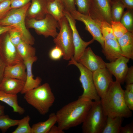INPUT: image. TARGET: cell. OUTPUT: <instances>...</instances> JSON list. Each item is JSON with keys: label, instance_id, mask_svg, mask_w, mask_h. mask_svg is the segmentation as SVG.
Listing matches in <instances>:
<instances>
[{"label": "cell", "instance_id": "obj_1", "mask_svg": "<svg viewBox=\"0 0 133 133\" xmlns=\"http://www.w3.org/2000/svg\"><path fill=\"white\" fill-rule=\"evenodd\" d=\"M94 102L80 96L66 105L55 114L57 126L64 131L82 123Z\"/></svg>", "mask_w": 133, "mask_h": 133}, {"label": "cell", "instance_id": "obj_2", "mask_svg": "<svg viewBox=\"0 0 133 133\" xmlns=\"http://www.w3.org/2000/svg\"><path fill=\"white\" fill-rule=\"evenodd\" d=\"M120 84L116 80L113 81L107 91L100 98L103 109L107 116L128 118L132 116V111L125 103L124 90Z\"/></svg>", "mask_w": 133, "mask_h": 133}, {"label": "cell", "instance_id": "obj_3", "mask_svg": "<svg viewBox=\"0 0 133 133\" xmlns=\"http://www.w3.org/2000/svg\"><path fill=\"white\" fill-rule=\"evenodd\" d=\"M27 102L42 115L47 114L53 105L55 97L49 84L45 83L24 94Z\"/></svg>", "mask_w": 133, "mask_h": 133}, {"label": "cell", "instance_id": "obj_4", "mask_svg": "<svg viewBox=\"0 0 133 133\" xmlns=\"http://www.w3.org/2000/svg\"><path fill=\"white\" fill-rule=\"evenodd\" d=\"M31 3L20 8L12 9L3 18L0 20V26H11L20 33L22 40L32 45L34 39L27 29L26 24V14Z\"/></svg>", "mask_w": 133, "mask_h": 133}, {"label": "cell", "instance_id": "obj_5", "mask_svg": "<svg viewBox=\"0 0 133 133\" xmlns=\"http://www.w3.org/2000/svg\"><path fill=\"white\" fill-rule=\"evenodd\" d=\"M107 116L105 113L100 101H94L82 123L83 133H101Z\"/></svg>", "mask_w": 133, "mask_h": 133}, {"label": "cell", "instance_id": "obj_6", "mask_svg": "<svg viewBox=\"0 0 133 133\" xmlns=\"http://www.w3.org/2000/svg\"><path fill=\"white\" fill-rule=\"evenodd\" d=\"M60 31L53 41L62 50L63 58L66 60H70L73 56L74 48L72 33L68 21L65 16L58 22Z\"/></svg>", "mask_w": 133, "mask_h": 133}, {"label": "cell", "instance_id": "obj_7", "mask_svg": "<svg viewBox=\"0 0 133 133\" xmlns=\"http://www.w3.org/2000/svg\"><path fill=\"white\" fill-rule=\"evenodd\" d=\"M68 65H74L79 69L80 73L79 80L81 83L83 92L80 96L95 101H100V98L96 89L93 78L92 72L80 63L73 57L69 61Z\"/></svg>", "mask_w": 133, "mask_h": 133}, {"label": "cell", "instance_id": "obj_8", "mask_svg": "<svg viewBox=\"0 0 133 133\" xmlns=\"http://www.w3.org/2000/svg\"><path fill=\"white\" fill-rule=\"evenodd\" d=\"M25 22L26 27L34 29L38 34L46 37L51 36L54 38L58 33L57 29L60 28L58 22L48 14L40 19L26 18Z\"/></svg>", "mask_w": 133, "mask_h": 133}, {"label": "cell", "instance_id": "obj_9", "mask_svg": "<svg viewBox=\"0 0 133 133\" xmlns=\"http://www.w3.org/2000/svg\"><path fill=\"white\" fill-rule=\"evenodd\" d=\"M2 35L0 37V57L6 66H11L23 62L16 46L10 39L8 32Z\"/></svg>", "mask_w": 133, "mask_h": 133}, {"label": "cell", "instance_id": "obj_10", "mask_svg": "<svg viewBox=\"0 0 133 133\" xmlns=\"http://www.w3.org/2000/svg\"><path fill=\"white\" fill-rule=\"evenodd\" d=\"M111 0H93L89 16L96 22L112 21L111 15Z\"/></svg>", "mask_w": 133, "mask_h": 133}, {"label": "cell", "instance_id": "obj_11", "mask_svg": "<svg viewBox=\"0 0 133 133\" xmlns=\"http://www.w3.org/2000/svg\"><path fill=\"white\" fill-rule=\"evenodd\" d=\"M69 13L74 19L84 23L85 29L92 35L93 39L99 43L102 48L104 46V39L97 22L89 16L81 13L77 10L71 11Z\"/></svg>", "mask_w": 133, "mask_h": 133}, {"label": "cell", "instance_id": "obj_12", "mask_svg": "<svg viewBox=\"0 0 133 133\" xmlns=\"http://www.w3.org/2000/svg\"><path fill=\"white\" fill-rule=\"evenodd\" d=\"M64 14L68 21L72 30L74 48L73 57L77 62L87 47L93 43L94 40L92 39L87 42L83 41L80 36L76 28L75 20L72 17L69 12L64 10Z\"/></svg>", "mask_w": 133, "mask_h": 133}, {"label": "cell", "instance_id": "obj_13", "mask_svg": "<svg viewBox=\"0 0 133 133\" xmlns=\"http://www.w3.org/2000/svg\"><path fill=\"white\" fill-rule=\"evenodd\" d=\"M94 83L101 98L106 93L113 81L112 75L106 67L92 73Z\"/></svg>", "mask_w": 133, "mask_h": 133}, {"label": "cell", "instance_id": "obj_14", "mask_svg": "<svg viewBox=\"0 0 133 133\" xmlns=\"http://www.w3.org/2000/svg\"><path fill=\"white\" fill-rule=\"evenodd\" d=\"M77 62L92 73L106 67V62L100 57L96 55L90 47L85 49Z\"/></svg>", "mask_w": 133, "mask_h": 133}, {"label": "cell", "instance_id": "obj_15", "mask_svg": "<svg viewBox=\"0 0 133 133\" xmlns=\"http://www.w3.org/2000/svg\"><path fill=\"white\" fill-rule=\"evenodd\" d=\"M129 60V59L122 56L114 61L105 63L106 68L115 76L116 80L120 83L125 82L129 68L127 63Z\"/></svg>", "mask_w": 133, "mask_h": 133}, {"label": "cell", "instance_id": "obj_16", "mask_svg": "<svg viewBox=\"0 0 133 133\" xmlns=\"http://www.w3.org/2000/svg\"><path fill=\"white\" fill-rule=\"evenodd\" d=\"M37 59V57L35 56L23 61L26 66L27 75L24 87L20 93L21 94H24L27 92L37 87L41 83L42 79L41 78L37 77L34 79L32 73L33 64Z\"/></svg>", "mask_w": 133, "mask_h": 133}, {"label": "cell", "instance_id": "obj_17", "mask_svg": "<svg viewBox=\"0 0 133 133\" xmlns=\"http://www.w3.org/2000/svg\"><path fill=\"white\" fill-rule=\"evenodd\" d=\"M102 52L106 59L110 62L114 61L123 56L119 45L116 39L104 40Z\"/></svg>", "mask_w": 133, "mask_h": 133}, {"label": "cell", "instance_id": "obj_18", "mask_svg": "<svg viewBox=\"0 0 133 133\" xmlns=\"http://www.w3.org/2000/svg\"><path fill=\"white\" fill-rule=\"evenodd\" d=\"M27 12L26 18L37 20L44 18L48 14L47 0H32Z\"/></svg>", "mask_w": 133, "mask_h": 133}, {"label": "cell", "instance_id": "obj_19", "mask_svg": "<svg viewBox=\"0 0 133 133\" xmlns=\"http://www.w3.org/2000/svg\"><path fill=\"white\" fill-rule=\"evenodd\" d=\"M25 83L20 80L4 77L0 83V90L8 94H17L21 93Z\"/></svg>", "mask_w": 133, "mask_h": 133}, {"label": "cell", "instance_id": "obj_20", "mask_svg": "<svg viewBox=\"0 0 133 133\" xmlns=\"http://www.w3.org/2000/svg\"><path fill=\"white\" fill-rule=\"evenodd\" d=\"M123 56L133 59V32L128 31L117 39Z\"/></svg>", "mask_w": 133, "mask_h": 133}, {"label": "cell", "instance_id": "obj_21", "mask_svg": "<svg viewBox=\"0 0 133 133\" xmlns=\"http://www.w3.org/2000/svg\"><path fill=\"white\" fill-rule=\"evenodd\" d=\"M26 66L23 62L11 66H6L4 77L20 80L25 82L27 73Z\"/></svg>", "mask_w": 133, "mask_h": 133}, {"label": "cell", "instance_id": "obj_22", "mask_svg": "<svg viewBox=\"0 0 133 133\" xmlns=\"http://www.w3.org/2000/svg\"><path fill=\"white\" fill-rule=\"evenodd\" d=\"M57 121L56 114L52 113L45 121L33 124L31 127V133H49L52 126L57 123Z\"/></svg>", "mask_w": 133, "mask_h": 133}, {"label": "cell", "instance_id": "obj_23", "mask_svg": "<svg viewBox=\"0 0 133 133\" xmlns=\"http://www.w3.org/2000/svg\"><path fill=\"white\" fill-rule=\"evenodd\" d=\"M0 101L11 107L14 112L21 115L23 114L25 112V109L19 106L18 104L17 94H8L0 90Z\"/></svg>", "mask_w": 133, "mask_h": 133}, {"label": "cell", "instance_id": "obj_24", "mask_svg": "<svg viewBox=\"0 0 133 133\" xmlns=\"http://www.w3.org/2000/svg\"><path fill=\"white\" fill-rule=\"evenodd\" d=\"M47 13L52 16L57 21L59 22L65 16V8L61 3L56 0H47Z\"/></svg>", "mask_w": 133, "mask_h": 133}, {"label": "cell", "instance_id": "obj_25", "mask_svg": "<svg viewBox=\"0 0 133 133\" xmlns=\"http://www.w3.org/2000/svg\"><path fill=\"white\" fill-rule=\"evenodd\" d=\"M123 118L107 116L105 125L101 133H119Z\"/></svg>", "mask_w": 133, "mask_h": 133}, {"label": "cell", "instance_id": "obj_26", "mask_svg": "<svg viewBox=\"0 0 133 133\" xmlns=\"http://www.w3.org/2000/svg\"><path fill=\"white\" fill-rule=\"evenodd\" d=\"M16 47L17 51L23 61L35 56V48L23 40Z\"/></svg>", "mask_w": 133, "mask_h": 133}, {"label": "cell", "instance_id": "obj_27", "mask_svg": "<svg viewBox=\"0 0 133 133\" xmlns=\"http://www.w3.org/2000/svg\"><path fill=\"white\" fill-rule=\"evenodd\" d=\"M125 8L120 0H111V15L112 21H120Z\"/></svg>", "mask_w": 133, "mask_h": 133}, {"label": "cell", "instance_id": "obj_28", "mask_svg": "<svg viewBox=\"0 0 133 133\" xmlns=\"http://www.w3.org/2000/svg\"><path fill=\"white\" fill-rule=\"evenodd\" d=\"M128 31L133 32V10L124 11L120 20Z\"/></svg>", "mask_w": 133, "mask_h": 133}, {"label": "cell", "instance_id": "obj_29", "mask_svg": "<svg viewBox=\"0 0 133 133\" xmlns=\"http://www.w3.org/2000/svg\"><path fill=\"white\" fill-rule=\"evenodd\" d=\"M19 120H16L10 118L7 115L0 116V129L5 132L11 127L17 125Z\"/></svg>", "mask_w": 133, "mask_h": 133}, {"label": "cell", "instance_id": "obj_30", "mask_svg": "<svg viewBox=\"0 0 133 133\" xmlns=\"http://www.w3.org/2000/svg\"><path fill=\"white\" fill-rule=\"evenodd\" d=\"M30 118L27 115L19 120L17 127L12 133H31V127L29 125Z\"/></svg>", "mask_w": 133, "mask_h": 133}, {"label": "cell", "instance_id": "obj_31", "mask_svg": "<svg viewBox=\"0 0 133 133\" xmlns=\"http://www.w3.org/2000/svg\"><path fill=\"white\" fill-rule=\"evenodd\" d=\"M99 25L100 31L104 39H116L114 36L111 24L106 21L97 22Z\"/></svg>", "mask_w": 133, "mask_h": 133}, {"label": "cell", "instance_id": "obj_32", "mask_svg": "<svg viewBox=\"0 0 133 133\" xmlns=\"http://www.w3.org/2000/svg\"><path fill=\"white\" fill-rule=\"evenodd\" d=\"M93 0H75V4L77 7V11L89 15V12Z\"/></svg>", "mask_w": 133, "mask_h": 133}, {"label": "cell", "instance_id": "obj_33", "mask_svg": "<svg viewBox=\"0 0 133 133\" xmlns=\"http://www.w3.org/2000/svg\"><path fill=\"white\" fill-rule=\"evenodd\" d=\"M110 24L113 34L117 39L122 37L128 31L120 21H112Z\"/></svg>", "mask_w": 133, "mask_h": 133}, {"label": "cell", "instance_id": "obj_34", "mask_svg": "<svg viewBox=\"0 0 133 133\" xmlns=\"http://www.w3.org/2000/svg\"><path fill=\"white\" fill-rule=\"evenodd\" d=\"M123 97L125 103L128 108L133 110V89L126 88Z\"/></svg>", "mask_w": 133, "mask_h": 133}, {"label": "cell", "instance_id": "obj_35", "mask_svg": "<svg viewBox=\"0 0 133 133\" xmlns=\"http://www.w3.org/2000/svg\"><path fill=\"white\" fill-rule=\"evenodd\" d=\"M8 32L11 41L15 46L22 40L20 33L15 28L10 30Z\"/></svg>", "mask_w": 133, "mask_h": 133}, {"label": "cell", "instance_id": "obj_36", "mask_svg": "<svg viewBox=\"0 0 133 133\" xmlns=\"http://www.w3.org/2000/svg\"><path fill=\"white\" fill-rule=\"evenodd\" d=\"M10 0H4L0 3V20L5 17L11 9Z\"/></svg>", "mask_w": 133, "mask_h": 133}, {"label": "cell", "instance_id": "obj_37", "mask_svg": "<svg viewBox=\"0 0 133 133\" xmlns=\"http://www.w3.org/2000/svg\"><path fill=\"white\" fill-rule=\"evenodd\" d=\"M63 52L61 49L56 46L52 48L49 53L50 58L52 60L56 61L63 57Z\"/></svg>", "mask_w": 133, "mask_h": 133}, {"label": "cell", "instance_id": "obj_38", "mask_svg": "<svg viewBox=\"0 0 133 133\" xmlns=\"http://www.w3.org/2000/svg\"><path fill=\"white\" fill-rule=\"evenodd\" d=\"M65 10L68 12L76 10L75 4V0H60Z\"/></svg>", "mask_w": 133, "mask_h": 133}, {"label": "cell", "instance_id": "obj_39", "mask_svg": "<svg viewBox=\"0 0 133 133\" xmlns=\"http://www.w3.org/2000/svg\"><path fill=\"white\" fill-rule=\"evenodd\" d=\"M32 0H10L11 9L18 8L25 5Z\"/></svg>", "mask_w": 133, "mask_h": 133}, {"label": "cell", "instance_id": "obj_40", "mask_svg": "<svg viewBox=\"0 0 133 133\" xmlns=\"http://www.w3.org/2000/svg\"><path fill=\"white\" fill-rule=\"evenodd\" d=\"M125 82L126 84L133 83V66H132L129 67L126 76Z\"/></svg>", "mask_w": 133, "mask_h": 133}, {"label": "cell", "instance_id": "obj_41", "mask_svg": "<svg viewBox=\"0 0 133 133\" xmlns=\"http://www.w3.org/2000/svg\"><path fill=\"white\" fill-rule=\"evenodd\" d=\"M133 124L132 122L126 125L123 127H121L119 133H133Z\"/></svg>", "mask_w": 133, "mask_h": 133}, {"label": "cell", "instance_id": "obj_42", "mask_svg": "<svg viewBox=\"0 0 133 133\" xmlns=\"http://www.w3.org/2000/svg\"><path fill=\"white\" fill-rule=\"evenodd\" d=\"M6 65L0 57V83L4 77V74Z\"/></svg>", "mask_w": 133, "mask_h": 133}, {"label": "cell", "instance_id": "obj_43", "mask_svg": "<svg viewBox=\"0 0 133 133\" xmlns=\"http://www.w3.org/2000/svg\"><path fill=\"white\" fill-rule=\"evenodd\" d=\"M125 8L133 10V0H120Z\"/></svg>", "mask_w": 133, "mask_h": 133}, {"label": "cell", "instance_id": "obj_44", "mask_svg": "<svg viewBox=\"0 0 133 133\" xmlns=\"http://www.w3.org/2000/svg\"><path fill=\"white\" fill-rule=\"evenodd\" d=\"M64 131L60 128L58 126L54 125L50 130L49 133H64Z\"/></svg>", "mask_w": 133, "mask_h": 133}, {"label": "cell", "instance_id": "obj_45", "mask_svg": "<svg viewBox=\"0 0 133 133\" xmlns=\"http://www.w3.org/2000/svg\"><path fill=\"white\" fill-rule=\"evenodd\" d=\"M15 28L14 27L11 26H0V36L2 34Z\"/></svg>", "mask_w": 133, "mask_h": 133}, {"label": "cell", "instance_id": "obj_46", "mask_svg": "<svg viewBox=\"0 0 133 133\" xmlns=\"http://www.w3.org/2000/svg\"><path fill=\"white\" fill-rule=\"evenodd\" d=\"M4 106L0 104V116L4 114Z\"/></svg>", "mask_w": 133, "mask_h": 133}, {"label": "cell", "instance_id": "obj_47", "mask_svg": "<svg viewBox=\"0 0 133 133\" xmlns=\"http://www.w3.org/2000/svg\"><path fill=\"white\" fill-rule=\"evenodd\" d=\"M57 1H59V2H60L61 3V0H56Z\"/></svg>", "mask_w": 133, "mask_h": 133}, {"label": "cell", "instance_id": "obj_48", "mask_svg": "<svg viewBox=\"0 0 133 133\" xmlns=\"http://www.w3.org/2000/svg\"><path fill=\"white\" fill-rule=\"evenodd\" d=\"M4 0H0V3Z\"/></svg>", "mask_w": 133, "mask_h": 133}, {"label": "cell", "instance_id": "obj_49", "mask_svg": "<svg viewBox=\"0 0 133 133\" xmlns=\"http://www.w3.org/2000/svg\"></svg>", "mask_w": 133, "mask_h": 133}]
</instances>
